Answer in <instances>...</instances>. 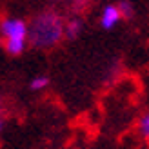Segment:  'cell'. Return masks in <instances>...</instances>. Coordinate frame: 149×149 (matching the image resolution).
Masks as SVG:
<instances>
[{
  "label": "cell",
  "instance_id": "5b68a950",
  "mask_svg": "<svg viewBox=\"0 0 149 149\" xmlns=\"http://www.w3.org/2000/svg\"><path fill=\"white\" fill-rule=\"evenodd\" d=\"M116 7H118V11H120V17L125 18V20L133 18V15H135V7H133L131 2H127V0H122Z\"/></svg>",
  "mask_w": 149,
  "mask_h": 149
},
{
  "label": "cell",
  "instance_id": "277c9868",
  "mask_svg": "<svg viewBox=\"0 0 149 149\" xmlns=\"http://www.w3.org/2000/svg\"><path fill=\"white\" fill-rule=\"evenodd\" d=\"M82 27H84V22H82L78 17H73V18H69L65 22V26H64V36L68 40H74L82 33Z\"/></svg>",
  "mask_w": 149,
  "mask_h": 149
},
{
  "label": "cell",
  "instance_id": "8992f818",
  "mask_svg": "<svg viewBox=\"0 0 149 149\" xmlns=\"http://www.w3.org/2000/svg\"><path fill=\"white\" fill-rule=\"evenodd\" d=\"M29 86H31L33 91H40V89H46L49 86V78L44 77V74H38V77H35L31 80V84H29Z\"/></svg>",
  "mask_w": 149,
  "mask_h": 149
},
{
  "label": "cell",
  "instance_id": "7a4b0ae2",
  "mask_svg": "<svg viewBox=\"0 0 149 149\" xmlns=\"http://www.w3.org/2000/svg\"><path fill=\"white\" fill-rule=\"evenodd\" d=\"M0 35L6 38L4 47L9 55H20L27 44V24L20 18H4L0 22Z\"/></svg>",
  "mask_w": 149,
  "mask_h": 149
},
{
  "label": "cell",
  "instance_id": "3957f363",
  "mask_svg": "<svg viewBox=\"0 0 149 149\" xmlns=\"http://www.w3.org/2000/svg\"><path fill=\"white\" fill-rule=\"evenodd\" d=\"M120 11L116 6H106L102 11V18H100V26L104 29H113L118 22H120Z\"/></svg>",
  "mask_w": 149,
  "mask_h": 149
},
{
  "label": "cell",
  "instance_id": "6da1fadb",
  "mask_svg": "<svg viewBox=\"0 0 149 149\" xmlns=\"http://www.w3.org/2000/svg\"><path fill=\"white\" fill-rule=\"evenodd\" d=\"M64 26L65 22L58 11L44 9L36 13L27 26V40L36 49L55 47L64 38Z\"/></svg>",
  "mask_w": 149,
  "mask_h": 149
},
{
  "label": "cell",
  "instance_id": "52a82bcc",
  "mask_svg": "<svg viewBox=\"0 0 149 149\" xmlns=\"http://www.w3.org/2000/svg\"><path fill=\"white\" fill-rule=\"evenodd\" d=\"M138 129L140 133H142V136L144 138H149V111L140 118V124H138Z\"/></svg>",
  "mask_w": 149,
  "mask_h": 149
},
{
  "label": "cell",
  "instance_id": "9c48e42d",
  "mask_svg": "<svg viewBox=\"0 0 149 149\" xmlns=\"http://www.w3.org/2000/svg\"><path fill=\"white\" fill-rule=\"evenodd\" d=\"M0 131H2V120H0Z\"/></svg>",
  "mask_w": 149,
  "mask_h": 149
},
{
  "label": "cell",
  "instance_id": "ba28073f",
  "mask_svg": "<svg viewBox=\"0 0 149 149\" xmlns=\"http://www.w3.org/2000/svg\"><path fill=\"white\" fill-rule=\"evenodd\" d=\"M71 4H73L74 11H84L86 7L89 6V0H71Z\"/></svg>",
  "mask_w": 149,
  "mask_h": 149
}]
</instances>
